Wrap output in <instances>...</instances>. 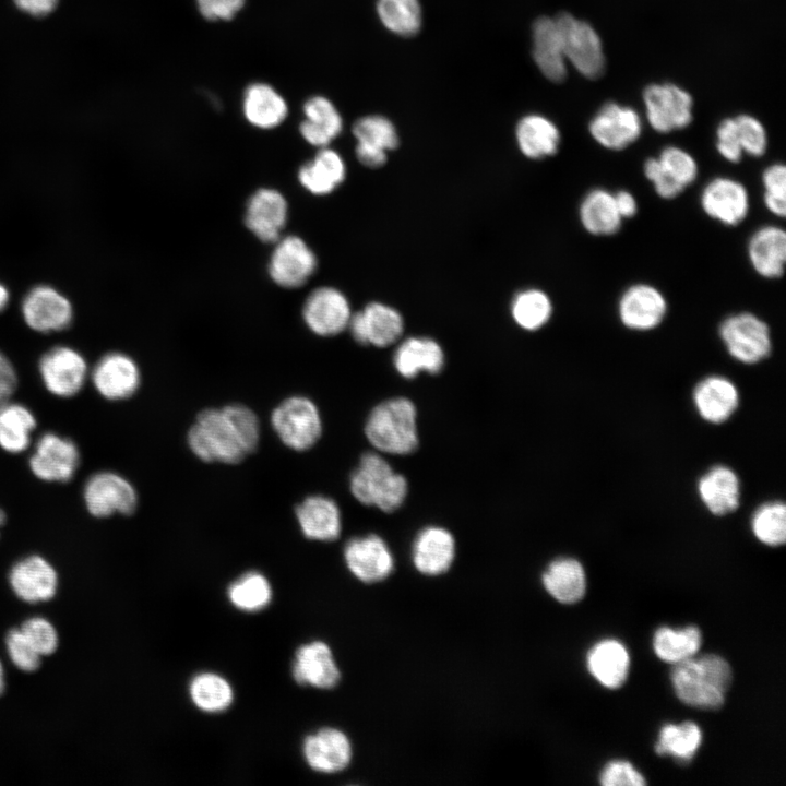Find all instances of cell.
Listing matches in <instances>:
<instances>
[{
    "mask_svg": "<svg viewBox=\"0 0 786 786\" xmlns=\"http://www.w3.org/2000/svg\"><path fill=\"white\" fill-rule=\"evenodd\" d=\"M643 102L650 126L659 133L684 129L692 121L691 95L672 83L646 86Z\"/></svg>",
    "mask_w": 786,
    "mask_h": 786,
    "instance_id": "cell-8",
    "label": "cell"
},
{
    "mask_svg": "<svg viewBox=\"0 0 786 786\" xmlns=\"http://www.w3.org/2000/svg\"><path fill=\"white\" fill-rule=\"evenodd\" d=\"M693 402L704 420L720 424L726 421L737 409L739 394L736 385L727 378L711 376L696 384L693 391Z\"/></svg>",
    "mask_w": 786,
    "mask_h": 786,
    "instance_id": "cell-30",
    "label": "cell"
},
{
    "mask_svg": "<svg viewBox=\"0 0 786 786\" xmlns=\"http://www.w3.org/2000/svg\"><path fill=\"white\" fill-rule=\"evenodd\" d=\"M9 582L20 599L36 604L53 598L58 588V574L45 558L32 555L11 568Z\"/></svg>",
    "mask_w": 786,
    "mask_h": 786,
    "instance_id": "cell-22",
    "label": "cell"
},
{
    "mask_svg": "<svg viewBox=\"0 0 786 786\" xmlns=\"http://www.w3.org/2000/svg\"><path fill=\"white\" fill-rule=\"evenodd\" d=\"M716 150L729 163L736 164L741 160L743 151L735 118H725L719 122L716 129Z\"/></svg>",
    "mask_w": 786,
    "mask_h": 786,
    "instance_id": "cell-53",
    "label": "cell"
},
{
    "mask_svg": "<svg viewBox=\"0 0 786 786\" xmlns=\"http://www.w3.org/2000/svg\"><path fill=\"white\" fill-rule=\"evenodd\" d=\"M764 193L786 199V166L775 163L762 172Z\"/></svg>",
    "mask_w": 786,
    "mask_h": 786,
    "instance_id": "cell-56",
    "label": "cell"
},
{
    "mask_svg": "<svg viewBox=\"0 0 786 786\" xmlns=\"http://www.w3.org/2000/svg\"><path fill=\"white\" fill-rule=\"evenodd\" d=\"M555 20L567 61L583 76L599 78L605 70V56L596 31L570 13H561Z\"/></svg>",
    "mask_w": 786,
    "mask_h": 786,
    "instance_id": "cell-6",
    "label": "cell"
},
{
    "mask_svg": "<svg viewBox=\"0 0 786 786\" xmlns=\"http://www.w3.org/2000/svg\"><path fill=\"white\" fill-rule=\"evenodd\" d=\"M393 362L396 371L410 379L418 372L438 373L444 366V354L441 346L429 337H409L396 348Z\"/></svg>",
    "mask_w": 786,
    "mask_h": 786,
    "instance_id": "cell-35",
    "label": "cell"
},
{
    "mask_svg": "<svg viewBox=\"0 0 786 786\" xmlns=\"http://www.w3.org/2000/svg\"><path fill=\"white\" fill-rule=\"evenodd\" d=\"M35 427V416L26 406L9 401L0 405V446L4 451L13 454L25 451Z\"/></svg>",
    "mask_w": 786,
    "mask_h": 786,
    "instance_id": "cell-40",
    "label": "cell"
},
{
    "mask_svg": "<svg viewBox=\"0 0 786 786\" xmlns=\"http://www.w3.org/2000/svg\"><path fill=\"white\" fill-rule=\"evenodd\" d=\"M670 679L675 694L682 703L716 711L725 703L733 670L724 657L705 654L675 664Z\"/></svg>",
    "mask_w": 786,
    "mask_h": 786,
    "instance_id": "cell-2",
    "label": "cell"
},
{
    "mask_svg": "<svg viewBox=\"0 0 786 786\" xmlns=\"http://www.w3.org/2000/svg\"><path fill=\"white\" fill-rule=\"evenodd\" d=\"M751 529L759 541L777 547L786 540V507L782 501L761 504L752 515Z\"/></svg>",
    "mask_w": 786,
    "mask_h": 786,
    "instance_id": "cell-46",
    "label": "cell"
},
{
    "mask_svg": "<svg viewBox=\"0 0 786 786\" xmlns=\"http://www.w3.org/2000/svg\"><path fill=\"white\" fill-rule=\"evenodd\" d=\"M246 0H195L199 12L209 21H228L242 9Z\"/></svg>",
    "mask_w": 786,
    "mask_h": 786,
    "instance_id": "cell-55",
    "label": "cell"
},
{
    "mask_svg": "<svg viewBox=\"0 0 786 786\" xmlns=\"http://www.w3.org/2000/svg\"><path fill=\"white\" fill-rule=\"evenodd\" d=\"M293 676L300 684L331 689L338 683L341 671L330 646L322 641H313L297 650Z\"/></svg>",
    "mask_w": 786,
    "mask_h": 786,
    "instance_id": "cell-24",
    "label": "cell"
},
{
    "mask_svg": "<svg viewBox=\"0 0 786 786\" xmlns=\"http://www.w3.org/2000/svg\"><path fill=\"white\" fill-rule=\"evenodd\" d=\"M516 142L524 156L543 159L558 152L561 136L558 127L547 117L531 114L516 124Z\"/></svg>",
    "mask_w": 786,
    "mask_h": 786,
    "instance_id": "cell-36",
    "label": "cell"
},
{
    "mask_svg": "<svg viewBox=\"0 0 786 786\" xmlns=\"http://www.w3.org/2000/svg\"><path fill=\"white\" fill-rule=\"evenodd\" d=\"M588 131L600 146L621 151L639 139L642 121L633 108L610 102L591 119Z\"/></svg>",
    "mask_w": 786,
    "mask_h": 786,
    "instance_id": "cell-14",
    "label": "cell"
},
{
    "mask_svg": "<svg viewBox=\"0 0 786 786\" xmlns=\"http://www.w3.org/2000/svg\"><path fill=\"white\" fill-rule=\"evenodd\" d=\"M83 499L87 511L100 519L116 513L129 515L138 507V493L132 484L108 471L95 473L86 480Z\"/></svg>",
    "mask_w": 786,
    "mask_h": 786,
    "instance_id": "cell-9",
    "label": "cell"
},
{
    "mask_svg": "<svg viewBox=\"0 0 786 786\" xmlns=\"http://www.w3.org/2000/svg\"><path fill=\"white\" fill-rule=\"evenodd\" d=\"M547 593L562 604H575L586 593V574L582 563L569 557L551 561L541 575Z\"/></svg>",
    "mask_w": 786,
    "mask_h": 786,
    "instance_id": "cell-34",
    "label": "cell"
},
{
    "mask_svg": "<svg viewBox=\"0 0 786 786\" xmlns=\"http://www.w3.org/2000/svg\"><path fill=\"white\" fill-rule=\"evenodd\" d=\"M299 527L308 539L332 541L342 531V515L337 503L322 495L306 497L295 509Z\"/></svg>",
    "mask_w": 786,
    "mask_h": 786,
    "instance_id": "cell-27",
    "label": "cell"
},
{
    "mask_svg": "<svg viewBox=\"0 0 786 786\" xmlns=\"http://www.w3.org/2000/svg\"><path fill=\"white\" fill-rule=\"evenodd\" d=\"M667 308L666 297L657 287L636 283L621 294L618 315L629 330L650 331L663 322Z\"/></svg>",
    "mask_w": 786,
    "mask_h": 786,
    "instance_id": "cell-18",
    "label": "cell"
},
{
    "mask_svg": "<svg viewBox=\"0 0 786 786\" xmlns=\"http://www.w3.org/2000/svg\"><path fill=\"white\" fill-rule=\"evenodd\" d=\"M700 204L708 217L734 227L746 219L750 199L748 190L740 181L729 177H715L704 186Z\"/></svg>",
    "mask_w": 786,
    "mask_h": 786,
    "instance_id": "cell-15",
    "label": "cell"
},
{
    "mask_svg": "<svg viewBox=\"0 0 786 786\" xmlns=\"http://www.w3.org/2000/svg\"><path fill=\"white\" fill-rule=\"evenodd\" d=\"M586 667L603 687L618 689L628 678L630 655L620 641L604 639L595 643L587 652Z\"/></svg>",
    "mask_w": 786,
    "mask_h": 786,
    "instance_id": "cell-29",
    "label": "cell"
},
{
    "mask_svg": "<svg viewBox=\"0 0 786 786\" xmlns=\"http://www.w3.org/2000/svg\"><path fill=\"white\" fill-rule=\"evenodd\" d=\"M10 659L22 671L32 672L40 666V655L20 628L11 629L5 636Z\"/></svg>",
    "mask_w": 786,
    "mask_h": 786,
    "instance_id": "cell-51",
    "label": "cell"
},
{
    "mask_svg": "<svg viewBox=\"0 0 786 786\" xmlns=\"http://www.w3.org/2000/svg\"><path fill=\"white\" fill-rule=\"evenodd\" d=\"M259 441V419L241 404L201 410L187 434L191 452L207 463H239L257 449Z\"/></svg>",
    "mask_w": 786,
    "mask_h": 786,
    "instance_id": "cell-1",
    "label": "cell"
},
{
    "mask_svg": "<svg viewBox=\"0 0 786 786\" xmlns=\"http://www.w3.org/2000/svg\"><path fill=\"white\" fill-rule=\"evenodd\" d=\"M646 179L652 182L658 196L670 200L681 194L684 188L672 179L663 168L657 157H650L643 165Z\"/></svg>",
    "mask_w": 786,
    "mask_h": 786,
    "instance_id": "cell-54",
    "label": "cell"
},
{
    "mask_svg": "<svg viewBox=\"0 0 786 786\" xmlns=\"http://www.w3.org/2000/svg\"><path fill=\"white\" fill-rule=\"evenodd\" d=\"M455 557V540L452 534L439 526L420 531L414 540L412 559L421 574L436 576L445 573Z\"/></svg>",
    "mask_w": 786,
    "mask_h": 786,
    "instance_id": "cell-26",
    "label": "cell"
},
{
    "mask_svg": "<svg viewBox=\"0 0 786 786\" xmlns=\"http://www.w3.org/2000/svg\"><path fill=\"white\" fill-rule=\"evenodd\" d=\"M20 629L40 656H48L56 652L59 644L58 632L46 618H28Z\"/></svg>",
    "mask_w": 786,
    "mask_h": 786,
    "instance_id": "cell-49",
    "label": "cell"
},
{
    "mask_svg": "<svg viewBox=\"0 0 786 786\" xmlns=\"http://www.w3.org/2000/svg\"><path fill=\"white\" fill-rule=\"evenodd\" d=\"M80 464V452L69 438L46 432L37 440L29 457V468L45 481L67 483L72 479Z\"/></svg>",
    "mask_w": 786,
    "mask_h": 786,
    "instance_id": "cell-13",
    "label": "cell"
},
{
    "mask_svg": "<svg viewBox=\"0 0 786 786\" xmlns=\"http://www.w3.org/2000/svg\"><path fill=\"white\" fill-rule=\"evenodd\" d=\"M21 312L25 323L40 333L66 330L73 319L70 300L49 285L29 289L22 300Z\"/></svg>",
    "mask_w": 786,
    "mask_h": 786,
    "instance_id": "cell-12",
    "label": "cell"
},
{
    "mask_svg": "<svg viewBox=\"0 0 786 786\" xmlns=\"http://www.w3.org/2000/svg\"><path fill=\"white\" fill-rule=\"evenodd\" d=\"M357 146L392 151L398 146V134L392 121L379 115L365 116L353 126Z\"/></svg>",
    "mask_w": 786,
    "mask_h": 786,
    "instance_id": "cell-47",
    "label": "cell"
},
{
    "mask_svg": "<svg viewBox=\"0 0 786 786\" xmlns=\"http://www.w3.org/2000/svg\"><path fill=\"white\" fill-rule=\"evenodd\" d=\"M357 159L366 167L378 168L385 164L388 152L362 146L355 148Z\"/></svg>",
    "mask_w": 786,
    "mask_h": 786,
    "instance_id": "cell-59",
    "label": "cell"
},
{
    "mask_svg": "<svg viewBox=\"0 0 786 786\" xmlns=\"http://www.w3.org/2000/svg\"><path fill=\"white\" fill-rule=\"evenodd\" d=\"M365 432L368 441L383 453L414 452L418 446L415 405L405 397L380 403L369 414Z\"/></svg>",
    "mask_w": 786,
    "mask_h": 786,
    "instance_id": "cell-3",
    "label": "cell"
},
{
    "mask_svg": "<svg viewBox=\"0 0 786 786\" xmlns=\"http://www.w3.org/2000/svg\"><path fill=\"white\" fill-rule=\"evenodd\" d=\"M701 644V631L691 624L680 629L663 626L653 635L655 655L672 665L695 656Z\"/></svg>",
    "mask_w": 786,
    "mask_h": 786,
    "instance_id": "cell-39",
    "label": "cell"
},
{
    "mask_svg": "<svg viewBox=\"0 0 786 786\" xmlns=\"http://www.w3.org/2000/svg\"><path fill=\"white\" fill-rule=\"evenodd\" d=\"M701 742L702 731L694 722L665 724L658 733L655 752L658 755H670L680 763H688L698 752Z\"/></svg>",
    "mask_w": 786,
    "mask_h": 786,
    "instance_id": "cell-41",
    "label": "cell"
},
{
    "mask_svg": "<svg viewBox=\"0 0 786 786\" xmlns=\"http://www.w3.org/2000/svg\"><path fill=\"white\" fill-rule=\"evenodd\" d=\"M747 254L752 269L761 277H782L786 262L785 230L776 225L758 228L749 238Z\"/></svg>",
    "mask_w": 786,
    "mask_h": 786,
    "instance_id": "cell-25",
    "label": "cell"
},
{
    "mask_svg": "<svg viewBox=\"0 0 786 786\" xmlns=\"http://www.w3.org/2000/svg\"><path fill=\"white\" fill-rule=\"evenodd\" d=\"M616 207L622 217L631 218L638 212V202L634 195L628 190H618L614 193Z\"/></svg>",
    "mask_w": 786,
    "mask_h": 786,
    "instance_id": "cell-58",
    "label": "cell"
},
{
    "mask_svg": "<svg viewBox=\"0 0 786 786\" xmlns=\"http://www.w3.org/2000/svg\"><path fill=\"white\" fill-rule=\"evenodd\" d=\"M271 425L279 440L294 451L312 448L322 433L320 412L306 396L282 401L271 414Z\"/></svg>",
    "mask_w": 786,
    "mask_h": 786,
    "instance_id": "cell-5",
    "label": "cell"
},
{
    "mask_svg": "<svg viewBox=\"0 0 786 786\" xmlns=\"http://www.w3.org/2000/svg\"><path fill=\"white\" fill-rule=\"evenodd\" d=\"M10 294L8 288L0 283V312L8 306Z\"/></svg>",
    "mask_w": 786,
    "mask_h": 786,
    "instance_id": "cell-61",
    "label": "cell"
},
{
    "mask_svg": "<svg viewBox=\"0 0 786 786\" xmlns=\"http://www.w3.org/2000/svg\"><path fill=\"white\" fill-rule=\"evenodd\" d=\"M743 153L761 157L767 148V134L762 122L755 117L741 114L735 117Z\"/></svg>",
    "mask_w": 786,
    "mask_h": 786,
    "instance_id": "cell-50",
    "label": "cell"
},
{
    "mask_svg": "<svg viewBox=\"0 0 786 786\" xmlns=\"http://www.w3.org/2000/svg\"><path fill=\"white\" fill-rule=\"evenodd\" d=\"M579 217L583 228L593 236H611L622 225L614 199V193L603 188L588 191L579 206Z\"/></svg>",
    "mask_w": 786,
    "mask_h": 786,
    "instance_id": "cell-38",
    "label": "cell"
},
{
    "mask_svg": "<svg viewBox=\"0 0 786 786\" xmlns=\"http://www.w3.org/2000/svg\"><path fill=\"white\" fill-rule=\"evenodd\" d=\"M16 385L15 369L9 358L0 352V405L9 401Z\"/></svg>",
    "mask_w": 786,
    "mask_h": 786,
    "instance_id": "cell-57",
    "label": "cell"
},
{
    "mask_svg": "<svg viewBox=\"0 0 786 786\" xmlns=\"http://www.w3.org/2000/svg\"><path fill=\"white\" fill-rule=\"evenodd\" d=\"M599 783L603 786H643L646 779L629 761L612 760L602 770Z\"/></svg>",
    "mask_w": 786,
    "mask_h": 786,
    "instance_id": "cell-52",
    "label": "cell"
},
{
    "mask_svg": "<svg viewBox=\"0 0 786 786\" xmlns=\"http://www.w3.org/2000/svg\"><path fill=\"white\" fill-rule=\"evenodd\" d=\"M274 243L269 262L272 281L284 288L305 285L317 270L315 253L302 238L295 235L281 237Z\"/></svg>",
    "mask_w": 786,
    "mask_h": 786,
    "instance_id": "cell-10",
    "label": "cell"
},
{
    "mask_svg": "<svg viewBox=\"0 0 786 786\" xmlns=\"http://www.w3.org/2000/svg\"><path fill=\"white\" fill-rule=\"evenodd\" d=\"M302 111L305 118L299 131L309 144L319 148L325 147L342 132L341 114L329 98L312 96L303 104Z\"/></svg>",
    "mask_w": 786,
    "mask_h": 786,
    "instance_id": "cell-32",
    "label": "cell"
},
{
    "mask_svg": "<svg viewBox=\"0 0 786 786\" xmlns=\"http://www.w3.org/2000/svg\"><path fill=\"white\" fill-rule=\"evenodd\" d=\"M352 315L346 296L334 287L323 286L311 291L302 307L308 329L320 336H333L348 326Z\"/></svg>",
    "mask_w": 786,
    "mask_h": 786,
    "instance_id": "cell-16",
    "label": "cell"
},
{
    "mask_svg": "<svg viewBox=\"0 0 786 786\" xmlns=\"http://www.w3.org/2000/svg\"><path fill=\"white\" fill-rule=\"evenodd\" d=\"M352 495L365 505L392 512L400 508L407 495L405 477L393 471L379 454L366 453L349 480Z\"/></svg>",
    "mask_w": 786,
    "mask_h": 786,
    "instance_id": "cell-4",
    "label": "cell"
},
{
    "mask_svg": "<svg viewBox=\"0 0 786 786\" xmlns=\"http://www.w3.org/2000/svg\"><path fill=\"white\" fill-rule=\"evenodd\" d=\"M302 752L308 765L321 773H336L348 766L353 749L342 730L325 727L306 737Z\"/></svg>",
    "mask_w": 786,
    "mask_h": 786,
    "instance_id": "cell-23",
    "label": "cell"
},
{
    "mask_svg": "<svg viewBox=\"0 0 786 786\" xmlns=\"http://www.w3.org/2000/svg\"><path fill=\"white\" fill-rule=\"evenodd\" d=\"M38 370L46 389L59 397L78 394L87 377L84 357L69 346L47 350L39 359Z\"/></svg>",
    "mask_w": 786,
    "mask_h": 786,
    "instance_id": "cell-11",
    "label": "cell"
},
{
    "mask_svg": "<svg viewBox=\"0 0 786 786\" xmlns=\"http://www.w3.org/2000/svg\"><path fill=\"white\" fill-rule=\"evenodd\" d=\"M242 111L255 128L270 130L278 127L288 115L285 98L270 84H250L243 93Z\"/></svg>",
    "mask_w": 786,
    "mask_h": 786,
    "instance_id": "cell-31",
    "label": "cell"
},
{
    "mask_svg": "<svg viewBox=\"0 0 786 786\" xmlns=\"http://www.w3.org/2000/svg\"><path fill=\"white\" fill-rule=\"evenodd\" d=\"M511 314L515 323L524 330L536 331L551 318L550 297L537 288L520 291L511 303Z\"/></svg>",
    "mask_w": 786,
    "mask_h": 786,
    "instance_id": "cell-44",
    "label": "cell"
},
{
    "mask_svg": "<svg viewBox=\"0 0 786 786\" xmlns=\"http://www.w3.org/2000/svg\"><path fill=\"white\" fill-rule=\"evenodd\" d=\"M227 594L236 608L253 612L262 610L270 604L272 588L263 574L251 571L231 583Z\"/></svg>",
    "mask_w": 786,
    "mask_h": 786,
    "instance_id": "cell-45",
    "label": "cell"
},
{
    "mask_svg": "<svg viewBox=\"0 0 786 786\" xmlns=\"http://www.w3.org/2000/svg\"><path fill=\"white\" fill-rule=\"evenodd\" d=\"M4 690H5L4 669H3L2 663L0 660V695L4 692Z\"/></svg>",
    "mask_w": 786,
    "mask_h": 786,
    "instance_id": "cell-62",
    "label": "cell"
},
{
    "mask_svg": "<svg viewBox=\"0 0 786 786\" xmlns=\"http://www.w3.org/2000/svg\"><path fill=\"white\" fill-rule=\"evenodd\" d=\"M664 170L684 189L692 184L699 174V166L694 157L678 146H666L657 156Z\"/></svg>",
    "mask_w": 786,
    "mask_h": 786,
    "instance_id": "cell-48",
    "label": "cell"
},
{
    "mask_svg": "<svg viewBox=\"0 0 786 786\" xmlns=\"http://www.w3.org/2000/svg\"><path fill=\"white\" fill-rule=\"evenodd\" d=\"M344 560L350 573L365 583L380 582L394 569L390 548L376 534L349 539L344 548Z\"/></svg>",
    "mask_w": 786,
    "mask_h": 786,
    "instance_id": "cell-19",
    "label": "cell"
},
{
    "mask_svg": "<svg viewBox=\"0 0 786 786\" xmlns=\"http://www.w3.org/2000/svg\"><path fill=\"white\" fill-rule=\"evenodd\" d=\"M91 378L96 391L109 401L131 397L141 383L139 366L120 352L104 355L94 366Z\"/></svg>",
    "mask_w": 786,
    "mask_h": 786,
    "instance_id": "cell-20",
    "label": "cell"
},
{
    "mask_svg": "<svg viewBox=\"0 0 786 786\" xmlns=\"http://www.w3.org/2000/svg\"><path fill=\"white\" fill-rule=\"evenodd\" d=\"M5 522V513L0 509V526Z\"/></svg>",
    "mask_w": 786,
    "mask_h": 786,
    "instance_id": "cell-63",
    "label": "cell"
},
{
    "mask_svg": "<svg viewBox=\"0 0 786 786\" xmlns=\"http://www.w3.org/2000/svg\"><path fill=\"white\" fill-rule=\"evenodd\" d=\"M16 5L34 16L49 14L56 8L58 0H14Z\"/></svg>",
    "mask_w": 786,
    "mask_h": 786,
    "instance_id": "cell-60",
    "label": "cell"
},
{
    "mask_svg": "<svg viewBox=\"0 0 786 786\" xmlns=\"http://www.w3.org/2000/svg\"><path fill=\"white\" fill-rule=\"evenodd\" d=\"M347 327L357 343L386 347L401 337L404 321L396 309L373 301L362 310L352 313Z\"/></svg>",
    "mask_w": 786,
    "mask_h": 786,
    "instance_id": "cell-17",
    "label": "cell"
},
{
    "mask_svg": "<svg viewBox=\"0 0 786 786\" xmlns=\"http://www.w3.org/2000/svg\"><path fill=\"white\" fill-rule=\"evenodd\" d=\"M718 333L729 355L743 364H757L772 350L769 325L751 312L728 315L720 323Z\"/></svg>",
    "mask_w": 786,
    "mask_h": 786,
    "instance_id": "cell-7",
    "label": "cell"
},
{
    "mask_svg": "<svg viewBox=\"0 0 786 786\" xmlns=\"http://www.w3.org/2000/svg\"><path fill=\"white\" fill-rule=\"evenodd\" d=\"M193 704L206 713H219L228 708L234 700L230 683L214 672H201L193 677L189 686Z\"/></svg>",
    "mask_w": 786,
    "mask_h": 786,
    "instance_id": "cell-42",
    "label": "cell"
},
{
    "mask_svg": "<svg viewBox=\"0 0 786 786\" xmlns=\"http://www.w3.org/2000/svg\"><path fill=\"white\" fill-rule=\"evenodd\" d=\"M288 218V204L277 190L261 188L248 200L245 223L248 229L263 242L281 238Z\"/></svg>",
    "mask_w": 786,
    "mask_h": 786,
    "instance_id": "cell-21",
    "label": "cell"
},
{
    "mask_svg": "<svg viewBox=\"0 0 786 786\" xmlns=\"http://www.w3.org/2000/svg\"><path fill=\"white\" fill-rule=\"evenodd\" d=\"M346 176V167L342 156L334 150L320 147L315 156L298 171L300 184L315 195L333 192Z\"/></svg>",
    "mask_w": 786,
    "mask_h": 786,
    "instance_id": "cell-37",
    "label": "cell"
},
{
    "mask_svg": "<svg viewBox=\"0 0 786 786\" xmlns=\"http://www.w3.org/2000/svg\"><path fill=\"white\" fill-rule=\"evenodd\" d=\"M699 496L715 515H725L739 505L740 483L736 473L724 465L708 469L698 483Z\"/></svg>",
    "mask_w": 786,
    "mask_h": 786,
    "instance_id": "cell-33",
    "label": "cell"
},
{
    "mask_svg": "<svg viewBox=\"0 0 786 786\" xmlns=\"http://www.w3.org/2000/svg\"><path fill=\"white\" fill-rule=\"evenodd\" d=\"M377 13L382 25L398 36H414L421 27L419 0H377Z\"/></svg>",
    "mask_w": 786,
    "mask_h": 786,
    "instance_id": "cell-43",
    "label": "cell"
},
{
    "mask_svg": "<svg viewBox=\"0 0 786 786\" xmlns=\"http://www.w3.org/2000/svg\"><path fill=\"white\" fill-rule=\"evenodd\" d=\"M533 58L539 71L555 83L567 76L565 56L556 20L538 17L533 25Z\"/></svg>",
    "mask_w": 786,
    "mask_h": 786,
    "instance_id": "cell-28",
    "label": "cell"
}]
</instances>
